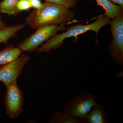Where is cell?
<instances>
[{"label":"cell","instance_id":"277c9868","mask_svg":"<svg viewBox=\"0 0 123 123\" xmlns=\"http://www.w3.org/2000/svg\"><path fill=\"white\" fill-rule=\"evenodd\" d=\"M63 24H52L42 27L38 29L35 33L28 38H26L18 44V47L22 52H33L37 50L38 47L43 43L61 31L67 30Z\"/></svg>","mask_w":123,"mask_h":123},{"label":"cell","instance_id":"30bf717a","mask_svg":"<svg viewBox=\"0 0 123 123\" xmlns=\"http://www.w3.org/2000/svg\"><path fill=\"white\" fill-rule=\"evenodd\" d=\"M22 51L19 47L9 45L0 51V65L14 61L19 57Z\"/></svg>","mask_w":123,"mask_h":123},{"label":"cell","instance_id":"8fae6325","mask_svg":"<svg viewBox=\"0 0 123 123\" xmlns=\"http://www.w3.org/2000/svg\"><path fill=\"white\" fill-rule=\"evenodd\" d=\"M26 25V24H18L6 26L0 29V43L7 44L8 40L10 38L17 36L18 32L24 29Z\"/></svg>","mask_w":123,"mask_h":123},{"label":"cell","instance_id":"4fadbf2b","mask_svg":"<svg viewBox=\"0 0 123 123\" xmlns=\"http://www.w3.org/2000/svg\"><path fill=\"white\" fill-rule=\"evenodd\" d=\"M18 0H4L0 2V12L8 15L18 14L17 5Z\"/></svg>","mask_w":123,"mask_h":123},{"label":"cell","instance_id":"ac0fdd59","mask_svg":"<svg viewBox=\"0 0 123 123\" xmlns=\"http://www.w3.org/2000/svg\"><path fill=\"white\" fill-rule=\"evenodd\" d=\"M6 27V24L2 21L1 14L0 13V29L5 28Z\"/></svg>","mask_w":123,"mask_h":123},{"label":"cell","instance_id":"6da1fadb","mask_svg":"<svg viewBox=\"0 0 123 123\" xmlns=\"http://www.w3.org/2000/svg\"><path fill=\"white\" fill-rule=\"evenodd\" d=\"M43 4L42 8L34 9L26 18V24L34 30L52 24L65 25L75 17V13L63 6L46 1Z\"/></svg>","mask_w":123,"mask_h":123},{"label":"cell","instance_id":"e0dca14e","mask_svg":"<svg viewBox=\"0 0 123 123\" xmlns=\"http://www.w3.org/2000/svg\"><path fill=\"white\" fill-rule=\"evenodd\" d=\"M111 2L115 4H118L119 5L123 6V0H109Z\"/></svg>","mask_w":123,"mask_h":123},{"label":"cell","instance_id":"9a60e30c","mask_svg":"<svg viewBox=\"0 0 123 123\" xmlns=\"http://www.w3.org/2000/svg\"><path fill=\"white\" fill-rule=\"evenodd\" d=\"M17 7L18 14L22 11H29L32 8L27 0H18Z\"/></svg>","mask_w":123,"mask_h":123},{"label":"cell","instance_id":"8992f818","mask_svg":"<svg viewBox=\"0 0 123 123\" xmlns=\"http://www.w3.org/2000/svg\"><path fill=\"white\" fill-rule=\"evenodd\" d=\"M6 86L7 91L5 95L6 112L11 118L16 119L23 111V93L17 82Z\"/></svg>","mask_w":123,"mask_h":123},{"label":"cell","instance_id":"5b68a950","mask_svg":"<svg viewBox=\"0 0 123 123\" xmlns=\"http://www.w3.org/2000/svg\"><path fill=\"white\" fill-rule=\"evenodd\" d=\"M111 31L113 40L111 42L109 53L111 59L118 66L123 65V16L111 20Z\"/></svg>","mask_w":123,"mask_h":123},{"label":"cell","instance_id":"ba28073f","mask_svg":"<svg viewBox=\"0 0 123 123\" xmlns=\"http://www.w3.org/2000/svg\"><path fill=\"white\" fill-rule=\"evenodd\" d=\"M86 123H106L108 122V113L103 105L97 103L87 115Z\"/></svg>","mask_w":123,"mask_h":123},{"label":"cell","instance_id":"3957f363","mask_svg":"<svg viewBox=\"0 0 123 123\" xmlns=\"http://www.w3.org/2000/svg\"><path fill=\"white\" fill-rule=\"evenodd\" d=\"M97 103L94 94L82 92L68 101L64 106V111L75 118L85 119Z\"/></svg>","mask_w":123,"mask_h":123},{"label":"cell","instance_id":"52a82bcc","mask_svg":"<svg viewBox=\"0 0 123 123\" xmlns=\"http://www.w3.org/2000/svg\"><path fill=\"white\" fill-rule=\"evenodd\" d=\"M30 60L29 55L23 53L14 61L2 65L0 68V81L6 86L17 82L18 77Z\"/></svg>","mask_w":123,"mask_h":123},{"label":"cell","instance_id":"9c48e42d","mask_svg":"<svg viewBox=\"0 0 123 123\" xmlns=\"http://www.w3.org/2000/svg\"><path fill=\"white\" fill-rule=\"evenodd\" d=\"M97 6L102 7L105 13L101 16H106L113 19L123 16V6L116 5L109 0H95Z\"/></svg>","mask_w":123,"mask_h":123},{"label":"cell","instance_id":"7a4b0ae2","mask_svg":"<svg viewBox=\"0 0 123 123\" xmlns=\"http://www.w3.org/2000/svg\"><path fill=\"white\" fill-rule=\"evenodd\" d=\"M111 18L106 16L99 15L97 20L93 23L83 25L79 24L68 28L67 30L61 34H56L48 40L47 42L41 47L37 49L39 53H47L53 50L59 48L64 43V40L68 38L76 37L89 31H93L96 33L97 36L100 29L107 24H110Z\"/></svg>","mask_w":123,"mask_h":123},{"label":"cell","instance_id":"5bb4252c","mask_svg":"<svg viewBox=\"0 0 123 123\" xmlns=\"http://www.w3.org/2000/svg\"><path fill=\"white\" fill-rule=\"evenodd\" d=\"M46 2L55 3L63 6L68 8H74L79 0H44Z\"/></svg>","mask_w":123,"mask_h":123},{"label":"cell","instance_id":"7c38bea8","mask_svg":"<svg viewBox=\"0 0 123 123\" xmlns=\"http://www.w3.org/2000/svg\"><path fill=\"white\" fill-rule=\"evenodd\" d=\"M81 119L75 118L66 112L56 111L52 115L49 123H83Z\"/></svg>","mask_w":123,"mask_h":123},{"label":"cell","instance_id":"2e32d148","mask_svg":"<svg viewBox=\"0 0 123 123\" xmlns=\"http://www.w3.org/2000/svg\"><path fill=\"white\" fill-rule=\"evenodd\" d=\"M32 8L35 9L39 10L43 7V4L41 0H27Z\"/></svg>","mask_w":123,"mask_h":123}]
</instances>
